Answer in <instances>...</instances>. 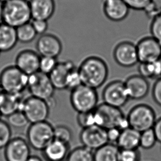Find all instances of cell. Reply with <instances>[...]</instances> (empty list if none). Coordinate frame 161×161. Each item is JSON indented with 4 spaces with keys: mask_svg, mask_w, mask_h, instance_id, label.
Returning <instances> with one entry per match:
<instances>
[{
    "mask_svg": "<svg viewBox=\"0 0 161 161\" xmlns=\"http://www.w3.org/2000/svg\"><path fill=\"white\" fill-rule=\"evenodd\" d=\"M78 72L83 85L97 88L104 83L108 76V65L102 58L98 56H90L80 64Z\"/></svg>",
    "mask_w": 161,
    "mask_h": 161,
    "instance_id": "6da1fadb",
    "label": "cell"
},
{
    "mask_svg": "<svg viewBox=\"0 0 161 161\" xmlns=\"http://www.w3.org/2000/svg\"><path fill=\"white\" fill-rule=\"evenodd\" d=\"M31 19L29 0H7L3 3L1 23L17 28Z\"/></svg>",
    "mask_w": 161,
    "mask_h": 161,
    "instance_id": "7a4b0ae2",
    "label": "cell"
},
{
    "mask_svg": "<svg viewBox=\"0 0 161 161\" xmlns=\"http://www.w3.org/2000/svg\"><path fill=\"white\" fill-rule=\"evenodd\" d=\"M96 125L108 130L118 128L124 130L130 128L127 117L120 109L102 103L94 110Z\"/></svg>",
    "mask_w": 161,
    "mask_h": 161,
    "instance_id": "3957f363",
    "label": "cell"
},
{
    "mask_svg": "<svg viewBox=\"0 0 161 161\" xmlns=\"http://www.w3.org/2000/svg\"><path fill=\"white\" fill-rule=\"evenodd\" d=\"M28 77L15 65L6 67L0 74L1 91L12 94H22L28 87Z\"/></svg>",
    "mask_w": 161,
    "mask_h": 161,
    "instance_id": "277c9868",
    "label": "cell"
},
{
    "mask_svg": "<svg viewBox=\"0 0 161 161\" xmlns=\"http://www.w3.org/2000/svg\"><path fill=\"white\" fill-rule=\"evenodd\" d=\"M54 127L47 121L31 124L27 131V142L31 147L43 151L54 140Z\"/></svg>",
    "mask_w": 161,
    "mask_h": 161,
    "instance_id": "5b68a950",
    "label": "cell"
},
{
    "mask_svg": "<svg viewBox=\"0 0 161 161\" xmlns=\"http://www.w3.org/2000/svg\"><path fill=\"white\" fill-rule=\"evenodd\" d=\"M98 97L96 90L82 85L71 91L70 102L78 113L93 112L98 106Z\"/></svg>",
    "mask_w": 161,
    "mask_h": 161,
    "instance_id": "8992f818",
    "label": "cell"
},
{
    "mask_svg": "<svg viewBox=\"0 0 161 161\" xmlns=\"http://www.w3.org/2000/svg\"><path fill=\"white\" fill-rule=\"evenodd\" d=\"M126 117L130 128L140 133L152 129L157 120L154 110L146 104L135 106Z\"/></svg>",
    "mask_w": 161,
    "mask_h": 161,
    "instance_id": "52a82bcc",
    "label": "cell"
},
{
    "mask_svg": "<svg viewBox=\"0 0 161 161\" xmlns=\"http://www.w3.org/2000/svg\"><path fill=\"white\" fill-rule=\"evenodd\" d=\"M27 88L31 96L47 101L49 104L55 90L49 75L40 71L29 76Z\"/></svg>",
    "mask_w": 161,
    "mask_h": 161,
    "instance_id": "ba28073f",
    "label": "cell"
},
{
    "mask_svg": "<svg viewBox=\"0 0 161 161\" xmlns=\"http://www.w3.org/2000/svg\"><path fill=\"white\" fill-rule=\"evenodd\" d=\"M49 103L31 96L23 101L20 111L25 114L29 123H37L47 121L50 114Z\"/></svg>",
    "mask_w": 161,
    "mask_h": 161,
    "instance_id": "9c48e42d",
    "label": "cell"
},
{
    "mask_svg": "<svg viewBox=\"0 0 161 161\" xmlns=\"http://www.w3.org/2000/svg\"><path fill=\"white\" fill-rule=\"evenodd\" d=\"M102 97L104 103L119 109L125 105L129 99L124 82L121 80H114L107 85Z\"/></svg>",
    "mask_w": 161,
    "mask_h": 161,
    "instance_id": "30bf717a",
    "label": "cell"
},
{
    "mask_svg": "<svg viewBox=\"0 0 161 161\" xmlns=\"http://www.w3.org/2000/svg\"><path fill=\"white\" fill-rule=\"evenodd\" d=\"M140 63H152L161 60V44L152 36L141 39L136 44Z\"/></svg>",
    "mask_w": 161,
    "mask_h": 161,
    "instance_id": "8fae6325",
    "label": "cell"
},
{
    "mask_svg": "<svg viewBox=\"0 0 161 161\" xmlns=\"http://www.w3.org/2000/svg\"><path fill=\"white\" fill-rule=\"evenodd\" d=\"M82 146L96 151L108 142L107 130L98 125L82 129L80 135Z\"/></svg>",
    "mask_w": 161,
    "mask_h": 161,
    "instance_id": "7c38bea8",
    "label": "cell"
},
{
    "mask_svg": "<svg viewBox=\"0 0 161 161\" xmlns=\"http://www.w3.org/2000/svg\"><path fill=\"white\" fill-rule=\"evenodd\" d=\"M113 57L115 62L124 67H132L139 62L136 45L128 41L122 42L116 45Z\"/></svg>",
    "mask_w": 161,
    "mask_h": 161,
    "instance_id": "4fadbf2b",
    "label": "cell"
},
{
    "mask_svg": "<svg viewBox=\"0 0 161 161\" xmlns=\"http://www.w3.org/2000/svg\"><path fill=\"white\" fill-rule=\"evenodd\" d=\"M36 48L40 56L57 58L63 50V44L58 36L52 34L45 33L38 39Z\"/></svg>",
    "mask_w": 161,
    "mask_h": 161,
    "instance_id": "5bb4252c",
    "label": "cell"
},
{
    "mask_svg": "<svg viewBox=\"0 0 161 161\" xmlns=\"http://www.w3.org/2000/svg\"><path fill=\"white\" fill-rule=\"evenodd\" d=\"M31 156V146L21 137L12 139L5 148L6 161H27Z\"/></svg>",
    "mask_w": 161,
    "mask_h": 161,
    "instance_id": "9a60e30c",
    "label": "cell"
},
{
    "mask_svg": "<svg viewBox=\"0 0 161 161\" xmlns=\"http://www.w3.org/2000/svg\"><path fill=\"white\" fill-rule=\"evenodd\" d=\"M40 57L37 52L24 50L16 56L15 66L24 74L30 76L39 71Z\"/></svg>",
    "mask_w": 161,
    "mask_h": 161,
    "instance_id": "2e32d148",
    "label": "cell"
},
{
    "mask_svg": "<svg viewBox=\"0 0 161 161\" xmlns=\"http://www.w3.org/2000/svg\"><path fill=\"white\" fill-rule=\"evenodd\" d=\"M129 99L140 100L145 98L150 90L147 80L140 75H132L124 82Z\"/></svg>",
    "mask_w": 161,
    "mask_h": 161,
    "instance_id": "e0dca14e",
    "label": "cell"
},
{
    "mask_svg": "<svg viewBox=\"0 0 161 161\" xmlns=\"http://www.w3.org/2000/svg\"><path fill=\"white\" fill-rule=\"evenodd\" d=\"M130 9L123 0H103V12L106 17L113 22L124 20L129 15Z\"/></svg>",
    "mask_w": 161,
    "mask_h": 161,
    "instance_id": "ac0fdd59",
    "label": "cell"
},
{
    "mask_svg": "<svg viewBox=\"0 0 161 161\" xmlns=\"http://www.w3.org/2000/svg\"><path fill=\"white\" fill-rule=\"evenodd\" d=\"M33 19L48 20L54 15L56 5L54 0H29Z\"/></svg>",
    "mask_w": 161,
    "mask_h": 161,
    "instance_id": "d6986e66",
    "label": "cell"
},
{
    "mask_svg": "<svg viewBox=\"0 0 161 161\" xmlns=\"http://www.w3.org/2000/svg\"><path fill=\"white\" fill-rule=\"evenodd\" d=\"M75 66L70 61L58 63L54 70L50 74L49 78L55 90L66 89L67 77L69 72L75 68Z\"/></svg>",
    "mask_w": 161,
    "mask_h": 161,
    "instance_id": "ffe728a7",
    "label": "cell"
},
{
    "mask_svg": "<svg viewBox=\"0 0 161 161\" xmlns=\"http://www.w3.org/2000/svg\"><path fill=\"white\" fill-rule=\"evenodd\" d=\"M23 99L22 94L9 93L0 91V113L2 116H8L20 111Z\"/></svg>",
    "mask_w": 161,
    "mask_h": 161,
    "instance_id": "44dd1931",
    "label": "cell"
},
{
    "mask_svg": "<svg viewBox=\"0 0 161 161\" xmlns=\"http://www.w3.org/2000/svg\"><path fill=\"white\" fill-rule=\"evenodd\" d=\"M42 152L47 161H66L70 152L69 145L54 139Z\"/></svg>",
    "mask_w": 161,
    "mask_h": 161,
    "instance_id": "7402d4cb",
    "label": "cell"
},
{
    "mask_svg": "<svg viewBox=\"0 0 161 161\" xmlns=\"http://www.w3.org/2000/svg\"><path fill=\"white\" fill-rule=\"evenodd\" d=\"M16 28L3 23H0V52L13 49L18 42Z\"/></svg>",
    "mask_w": 161,
    "mask_h": 161,
    "instance_id": "603a6c76",
    "label": "cell"
},
{
    "mask_svg": "<svg viewBox=\"0 0 161 161\" xmlns=\"http://www.w3.org/2000/svg\"><path fill=\"white\" fill-rule=\"evenodd\" d=\"M140 134L131 128L122 130L116 145L120 150H137L140 147Z\"/></svg>",
    "mask_w": 161,
    "mask_h": 161,
    "instance_id": "cb8c5ba5",
    "label": "cell"
},
{
    "mask_svg": "<svg viewBox=\"0 0 161 161\" xmlns=\"http://www.w3.org/2000/svg\"><path fill=\"white\" fill-rule=\"evenodd\" d=\"M119 152L116 144L108 143L94 151V161H119Z\"/></svg>",
    "mask_w": 161,
    "mask_h": 161,
    "instance_id": "d4e9b609",
    "label": "cell"
},
{
    "mask_svg": "<svg viewBox=\"0 0 161 161\" xmlns=\"http://www.w3.org/2000/svg\"><path fill=\"white\" fill-rule=\"evenodd\" d=\"M139 75L147 78H161V60L152 63H140Z\"/></svg>",
    "mask_w": 161,
    "mask_h": 161,
    "instance_id": "484cf974",
    "label": "cell"
},
{
    "mask_svg": "<svg viewBox=\"0 0 161 161\" xmlns=\"http://www.w3.org/2000/svg\"><path fill=\"white\" fill-rule=\"evenodd\" d=\"M66 161H94L93 152L84 146L78 147L69 152Z\"/></svg>",
    "mask_w": 161,
    "mask_h": 161,
    "instance_id": "4316f807",
    "label": "cell"
},
{
    "mask_svg": "<svg viewBox=\"0 0 161 161\" xmlns=\"http://www.w3.org/2000/svg\"><path fill=\"white\" fill-rule=\"evenodd\" d=\"M18 41L22 43H29L35 39L37 34L31 25L28 23L16 28Z\"/></svg>",
    "mask_w": 161,
    "mask_h": 161,
    "instance_id": "83f0119b",
    "label": "cell"
},
{
    "mask_svg": "<svg viewBox=\"0 0 161 161\" xmlns=\"http://www.w3.org/2000/svg\"><path fill=\"white\" fill-rule=\"evenodd\" d=\"M157 142L156 136L153 129L141 132L140 147L145 150H149L153 147Z\"/></svg>",
    "mask_w": 161,
    "mask_h": 161,
    "instance_id": "f1b7e54d",
    "label": "cell"
},
{
    "mask_svg": "<svg viewBox=\"0 0 161 161\" xmlns=\"http://www.w3.org/2000/svg\"><path fill=\"white\" fill-rule=\"evenodd\" d=\"M54 134L55 140L69 145L73 138L71 130L66 126H57L54 128Z\"/></svg>",
    "mask_w": 161,
    "mask_h": 161,
    "instance_id": "f546056e",
    "label": "cell"
},
{
    "mask_svg": "<svg viewBox=\"0 0 161 161\" xmlns=\"http://www.w3.org/2000/svg\"><path fill=\"white\" fill-rule=\"evenodd\" d=\"M7 123L15 128H22L28 125L29 121L22 111H17L7 117Z\"/></svg>",
    "mask_w": 161,
    "mask_h": 161,
    "instance_id": "4dcf8cb0",
    "label": "cell"
},
{
    "mask_svg": "<svg viewBox=\"0 0 161 161\" xmlns=\"http://www.w3.org/2000/svg\"><path fill=\"white\" fill-rule=\"evenodd\" d=\"M12 130L9 124L0 119V150L6 147L11 140Z\"/></svg>",
    "mask_w": 161,
    "mask_h": 161,
    "instance_id": "1f68e13d",
    "label": "cell"
},
{
    "mask_svg": "<svg viewBox=\"0 0 161 161\" xmlns=\"http://www.w3.org/2000/svg\"><path fill=\"white\" fill-rule=\"evenodd\" d=\"M57 58L51 57H40L39 71L49 75L58 65Z\"/></svg>",
    "mask_w": 161,
    "mask_h": 161,
    "instance_id": "d6a6232c",
    "label": "cell"
},
{
    "mask_svg": "<svg viewBox=\"0 0 161 161\" xmlns=\"http://www.w3.org/2000/svg\"><path fill=\"white\" fill-rule=\"evenodd\" d=\"M77 120L78 125L82 129L96 125L94 111L78 113Z\"/></svg>",
    "mask_w": 161,
    "mask_h": 161,
    "instance_id": "836d02e7",
    "label": "cell"
},
{
    "mask_svg": "<svg viewBox=\"0 0 161 161\" xmlns=\"http://www.w3.org/2000/svg\"><path fill=\"white\" fill-rule=\"evenodd\" d=\"M82 85L78 68L75 67L69 72L67 77L66 89L71 91Z\"/></svg>",
    "mask_w": 161,
    "mask_h": 161,
    "instance_id": "e575fe53",
    "label": "cell"
},
{
    "mask_svg": "<svg viewBox=\"0 0 161 161\" xmlns=\"http://www.w3.org/2000/svg\"><path fill=\"white\" fill-rule=\"evenodd\" d=\"M150 31L152 37L161 44V11L152 18Z\"/></svg>",
    "mask_w": 161,
    "mask_h": 161,
    "instance_id": "d590c367",
    "label": "cell"
},
{
    "mask_svg": "<svg viewBox=\"0 0 161 161\" xmlns=\"http://www.w3.org/2000/svg\"><path fill=\"white\" fill-rule=\"evenodd\" d=\"M140 154L137 150H120L119 161H140Z\"/></svg>",
    "mask_w": 161,
    "mask_h": 161,
    "instance_id": "8d00e7d4",
    "label": "cell"
},
{
    "mask_svg": "<svg viewBox=\"0 0 161 161\" xmlns=\"http://www.w3.org/2000/svg\"><path fill=\"white\" fill-rule=\"evenodd\" d=\"M130 9L136 11H145L154 0H123Z\"/></svg>",
    "mask_w": 161,
    "mask_h": 161,
    "instance_id": "74e56055",
    "label": "cell"
},
{
    "mask_svg": "<svg viewBox=\"0 0 161 161\" xmlns=\"http://www.w3.org/2000/svg\"><path fill=\"white\" fill-rule=\"evenodd\" d=\"M31 23L37 35L39 34L42 36L45 34V32L47 31L48 28L47 20L33 19Z\"/></svg>",
    "mask_w": 161,
    "mask_h": 161,
    "instance_id": "f35d334b",
    "label": "cell"
},
{
    "mask_svg": "<svg viewBox=\"0 0 161 161\" xmlns=\"http://www.w3.org/2000/svg\"><path fill=\"white\" fill-rule=\"evenodd\" d=\"M152 97L157 105L161 107V77L155 82L152 89Z\"/></svg>",
    "mask_w": 161,
    "mask_h": 161,
    "instance_id": "ab89813d",
    "label": "cell"
},
{
    "mask_svg": "<svg viewBox=\"0 0 161 161\" xmlns=\"http://www.w3.org/2000/svg\"><path fill=\"white\" fill-rule=\"evenodd\" d=\"M121 130L118 128H114L107 130L108 140L109 143H114L117 142L120 136Z\"/></svg>",
    "mask_w": 161,
    "mask_h": 161,
    "instance_id": "60d3db41",
    "label": "cell"
},
{
    "mask_svg": "<svg viewBox=\"0 0 161 161\" xmlns=\"http://www.w3.org/2000/svg\"><path fill=\"white\" fill-rule=\"evenodd\" d=\"M152 129L156 135L157 140L161 143V117L157 119Z\"/></svg>",
    "mask_w": 161,
    "mask_h": 161,
    "instance_id": "b9f144b4",
    "label": "cell"
},
{
    "mask_svg": "<svg viewBox=\"0 0 161 161\" xmlns=\"http://www.w3.org/2000/svg\"><path fill=\"white\" fill-rule=\"evenodd\" d=\"M27 161H43L39 157L37 156H31Z\"/></svg>",
    "mask_w": 161,
    "mask_h": 161,
    "instance_id": "7bdbcfd3",
    "label": "cell"
},
{
    "mask_svg": "<svg viewBox=\"0 0 161 161\" xmlns=\"http://www.w3.org/2000/svg\"><path fill=\"white\" fill-rule=\"evenodd\" d=\"M3 3L0 1V23L2 22V16H3Z\"/></svg>",
    "mask_w": 161,
    "mask_h": 161,
    "instance_id": "ee69618b",
    "label": "cell"
},
{
    "mask_svg": "<svg viewBox=\"0 0 161 161\" xmlns=\"http://www.w3.org/2000/svg\"><path fill=\"white\" fill-rule=\"evenodd\" d=\"M7 1V0H0V1H1V3H6Z\"/></svg>",
    "mask_w": 161,
    "mask_h": 161,
    "instance_id": "f6af8a7d",
    "label": "cell"
},
{
    "mask_svg": "<svg viewBox=\"0 0 161 161\" xmlns=\"http://www.w3.org/2000/svg\"><path fill=\"white\" fill-rule=\"evenodd\" d=\"M2 116V115H1V113H0V119H1V117Z\"/></svg>",
    "mask_w": 161,
    "mask_h": 161,
    "instance_id": "bcb514c9",
    "label": "cell"
},
{
    "mask_svg": "<svg viewBox=\"0 0 161 161\" xmlns=\"http://www.w3.org/2000/svg\"><path fill=\"white\" fill-rule=\"evenodd\" d=\"M1 52H0V54H1Z\"/></svg>",
    "mask_w": 161,
    "mask_h": 161,
    "instance_id": "7dc6e473",
    "label": "cell"
}]
</instances>
